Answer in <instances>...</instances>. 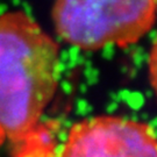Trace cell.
Instances as JSON below:
<instances>
[{
    "label": "cell",
    "mask_w": 157,
    "mask_h": 157,
    "mask_svg": "<svg viewBox=\"0 0 157 157\" xmlns=\"http://www.w3.org/2000/svg\"><path fill=\"white\" fill-rule=\"evenodd\" d=\"M59 49L23 11L0 15V129L17 142L39 122L59 82Z\"/></svg>",
    "instance_id": "obj_1"
},
{
    "label": "cell",
    "mask_w": 157,
    "mask_h": 157,
    "mask_svg": "<svg viewBox=\"0 0 157 157\" xmlns=\"http://www.w3.org/2000/svg\"><path fill=\"white\" fill-rule=\"evenodd\" d=\"M51 17L64 42L93 51L139 42L152 28L156 10L154 0H55Z\"/></svg>",
    "instance_id": "obj_2"
},
{
    "label": "cell",
    "mask_w": 157,
    "mask_h": 157,
    "mask_svg": "<svg viewBox=\"0 0 157 157\" xmlns=\"http://www.w3.org/2000/svg\"><path fill=\"white\" fill-rule=\"evenodd\" d=\"M58 157H157V135L143 121L97 115L72 124Z\"/></svg>",
    "instance_id": "obj_3"
},
{
    "label": "cell",
    "mask_w": 157,
    "mask_h": 157,
    "mask_svg": "<svg viewBox=\"0 0 157 157\" xmlns=\"http://www.w3.org/2000/svg\"><path fill=\"white\" fill-rule=\"evenodd\" d=\"M148 76L151 89L157 97V39L152 43L148 57Z\"/></svg>",
    "instance_id": "obj_4"
},
{
    "label": "cell",
    "mask_w": 157,
    "mask_h": 157,
    "mask_svg": "<svg viewBox=\"0 0 157 157\" xmlns=\"http://www.w3.org/2000/svg\"><path fill=\"white\" fill-rule=\"evenodd\" d=\"M154 2H155V10H156V14H157V0H154Z\"/></svg>",
    "instance_id": "obj_5"
}]
</instances>
